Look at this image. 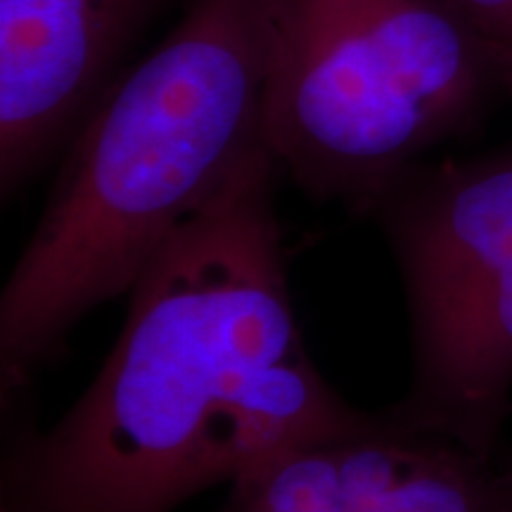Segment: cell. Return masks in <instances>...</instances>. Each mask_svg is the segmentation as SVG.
<instances>
[{
	"label": "cell",
	"mask_w": 512,
	"mask_h": 512,
	"mask_svg": "<svg viewBox=\"0 0 512 512\" xmlns=\"http://www.w3.org/2000/svg\"><path fill=\"white\" fill-rule=\"evenodd\" d=\"M275 171L256 150L140 275L91 387L12 444L10 512H171L278 453L373 425L306 354Z\"/></svg>",
	"instance_id": "1"
},
{
	"label": "cell",
	"mask_w": 512,
	"mask_h": 512,
	"mask_svg": "<svg viewBox=\"0 0 512 512\" xmlns=\"http://www.w3.org/2000/svg\"><path fill=\"white\" fill-rule=\"evenodd\" d=\"M271 0H195L107 88L0 297L3 394L95 306L128 294L176 230L266 145Z\"/></svg>",
	"instance_id": "2"
},
{
	"label": "cell",
	"mask_w": 512,
	"mask_h": 512,
	"mask_svg": "<svg viewBox=\"0 0 512 512\" xmlns=\"http://www.w3.org/2000/svg\"><path fill=\"white\" fill-rule=\"evenodd\" d=\"M510 93L446 0H271L266 145L318 202L368 216Z\"/></svg>",
	"instance_id": "3"
},
{
	"label": "cell",
	"mask_w": 512,
	"mask_h": 512,
	"mask_svg": "<svg viewBox=\"0 0 512 512\" xmlns=\"http://www.w3.org/2000/svg\"><path fill=\"white\" fill-rule=\"evenodd\" d=\"M399 271L411 373L384 418L498 460L512 411V140L420 162L370 209Z\"/></svg>",
	"instance_id": "4"
},
{
	"label": "cell",
	"mask_w": 512,
	"mask_h": 512,
	"mask_svg": "<svg viewBox=\"0 0 512 512\" xmlns=\"http://www.w3.org/2000/svg\"><path fill=\"white\" fill-rule=\"evenodd\" d=\"M164 0H0V192L74 138Z\"/></svg>",
	"instance_id": "5"
},
{
	"label": "cell",
	"mask_w": 512,
	"mask_h": 512,
	"mask_svg": "<svg viewBox=\"0 0 512 512\" xmlns=\"http://www.w3.org/2000/svg\"><path fill=\"white\" fill-rule=\"evenodd\" d=\"M512 477L377 413L366 430L290 448L230 482L221 512H510Z\"/></svg>",
	"instance_id": "6"
},
{
	"label": "cell",
	"mask_w": 512,
	"mask_h": 512,
	"mask_svg": "<svg viewBox=\"0 0 512 512\" xmlns=\"http://www.w3.org/2000/svg\"><path fill=\"white\" fill-rule=\"evenodd\" d=\"M446 3L482 43L512 93V0H446Z\"/></svg>",
	"instance_id": "7"
},
{
	"label": "cell",
	"mask_w": 512,
	"mask_h": 512,
	"mask_svg": "<svg viewBox=\"0 0 512 512\" xmlns=\"http://www.w3.org/2000/svg\"><path fill=\"white\" fill-rule=\"evenodd\" d=\"M498 460H501V465L505 467V470H508V475L512 477V448L510 451H501L498 453ZM512 512V510H510Z\"/></svg>",
	"instance_id": "8"
}]
</instances>
